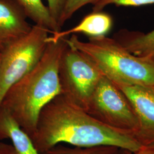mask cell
<instances>
[{"instance_id": "obj_15", "label": "cell", "mask_w": 154, "mask_h": 154, "mask_svg": "<svg viewBox=\"0 0 154 154\" xmlns=\"http://www.w3.org/2000/svg\"><path fill=\"white\" fill-rule=\"evenodd\" d=\"M152 4H154V0H98L93 4V11H102L106 6L111 4L116 6H139Z\"/></svg>"}, {"instance_id": "obj_19", "label": "cell", "mask_w": 154, "mask_h": 154, "mask_svg": "<svg viewBox=\"0 0 154 154\" xmlns=\"http://www.w3.org/2000/svg\"><path fill=\"white\" fill-rule=\"evenodd\" d=\"M1 50L0 49V66H1Z\"/></svg>"}, {"instance_id": "obj_5", "label": "cell", "mask_w": 154, "mask_h": 154, "mask_svg": "<svg viewBox=\"0 0 154 154\" xmlns=\"http://www.w3.org/2000/svg\"><path fill=\"white\" fill-rule=\"evenodd\" d=\"M61 94L72 104L86 111L102 74L82 52L67 44L58 69Z\"/></svg>"}, {"instance_id": "obj_2", "label": "cell", "mask_w": 154, "mask_h": 154, "mask_svg": "<svg viewBox=\"0 0 154 154\" xmlns=\"http://www.w3.org/2000/svg\"><path fill=\"white\" fill-rule=\"evenodd\" d=\"M67 46L65 38L49 42L38 63L8 91L0 107L8 110L22 130L32 136L45 107L61 94L58 69Z\"/></svg>"}, {"instance_id": "obj_18", "label": "cell", "mask_w": 154, "mask_h": 154, "mask_svg": "<svg viewBox=\"0 0 154 154\" xmlns=\"http://www.w3.org/2000/svg\"><path fill=\"white\" fill-rule=\"evenodd\" d=\"M119 154H154V148L142 147L137 151L132 152L125 149H121Z\"/></svg>"}, {"instance_id": "obj_17", "label": "cell", "mask_w": 154, "mask_h": 154, "mask_svg": "<svg viewBox=\"0 0 154 154\" xmlns=\"http://www.w3.org/2000/svg\"><path fill=\"white\" fill-rule=\"evenodd\" d=\"M0 154H20L12 144L0 143Z\"/></svg>"}, {"instance_id": "obj_14", "label": "cell", "mask_w": 154, "mask_h": 154, "mask_svg": "<svg viewBox=\"0 0 154 154\" xmlns=\"http://www.w3.org/2000/svg\"><path fill=\"white\" fill-rule=\"evenodd\" d=\"M98 0H65L64 8L59 21L60 28L61 29L65 23L83 6L89 4L93 5Z\"/></svg>"}, {"instance_id": "obj_9", "label": "cell", "mask_w": 154, "mask_h": 154, "mask_svg": "<svg viewBox=\"0 0 154 154\" xmlns=\"http://www.w3.org/2000/svg\"><path fill=\"white\" fill-rule=\"evenodd\" d=\"M112 26V19L109 14L100 11H93L85 17L76 26L65 30L51 33L47 42H56L72 35L82 33L90 37L106 36Z\"/></svg>"}, {"instance_id": "obj_3", "label": "cell", "mask_w": 154, "mask_h": 154, "mask_svg": "<svg viewBox=\"0 0 154 154\" xmlns=\"http://www.w3.org/2000/svg\"><path fill=\"white\" fill-rule=\"evenodd\" d=\"M65 38L117 86L154 85V62L132 54L116 39L102 36L84 42L75 34Z\"/></svg>"}, {"instance_id": "obj_11", "label": "cell", "mask_w": 154, "mask_h": 154, "mask_svg": "<svg viewBox=\"0 0 154 154\" xmlns=\"http://www.w3.org/2000/svg\"><path fill=\"white\" fill-rule=\"evenodd\" d=\"M115 39L132 54L154 62V29L147 33L123 30Z\"/></svg>"}, {"instance_id": "obj_16", "label": "cell", "mask_w": 154, "mask_h": 154, "mask_svg": "<svg viewBox=\"0 0 154 154\" xmlns=\"http://www.w3.org/2000/svg\"><path fill=\"white\" fill-rule=\"evenodd\" d=\"M48 2L50 13L59 26V21L64 8L65 0H48Z\"/></svg>"}, {"instance_id": "obj_1", "label": "cell", "mask_w": 154, "mask_h": 154, "mask_svg": "<svg viewBox=\"0 0 154 154\" xmlns=\"http://www.w3.org/2000/svg\"><path fill=\"white\" fill-rule=\"evenodd\" d=\"M30 137L41 154L60 144L78 147L110 146L132 152L143 147L130 135L99 121L61 94L42 110Z\"/></svg>"}, {"instance_id": "obj_6", "label": "cell", "mask_w": 154, "mask_h": 154, "mask_svg": "<svg viewBox=\"0 0 154 154\" xmlns=\"http://www.w3.org/2000/svg\"><path fill=\"white\" fill-rule=\"evenodd\" d=\"M86 112L108 126L133 137L138 130V118L129 100L104 76L94 91Z\"/></svg>"}, {"instance_id": "obj_4", "label": "cell", "mask_w": 154, "mask_h": 154, "mask_svg": "<svg viewBox=\"0 0 154 154\" xmlns=\"http://www.w3.org/2000/svg\"><path fill=\"white\" fill-rule=\"evenodd\" d=\"M49 30L34 25L29 33L1 50L0 106L9 88L28 74L44 54Z\"/></svg>"}, {"instance_id": "obj_13", "label": "cell", "mask_w": 154, "mask_h": 154, "mask_svg": "<svg viewBox=\"0 0 154 154\" xmlns=\"http://www.w3.org/2000/svg\"><path fill=\"white\" fill-rule=\"evenodd\" d=\"M119 149H121L110 146L69 147L60 144L42 154H119Z\"/></svg>"}, {"instance_id": "obj_12", "label": "cell", "mask_w": 154, "mask_h": 154, "mask_svg": "<svg viewBox=\"0 0 154 154\" xmlns=\"http://www.w3.org/2000/svg\"><path fill=\"white\" fill-rule=\"evenodd\" d=\"M21 6L28 18L35 23V25L44 27L50 33L61 30L53 18L49 9L42 0H15Z\"/></svg>"}, {"instance_id": "obj_7", "label": "cell", "mask_w": 154, "mask_h": 154, "mask_svg": "<svg viewBox=\"0 0 154 154\" xmlns=\"http://www.w3.org/2000/svg\"><path fill=\"white\" fill-rule=\"evenodd\" d=\"M132 106L138 120L134 135L143 147L154 148V85L118 86Z\"/></svg>"}, {"instance_id": "obj_8", "label": "cell", "mask_w": 154, "mask_h": 154, "mask_svg": "<svg viewBox=\"0 0 154 154\" xmlns=\"http://www.w3.org/2000/svg\"><path fill=\"white\" fill-rule=\"evenodd\" d=\"M27 18L15 0H0V49L30 32Z\"/></svg>"}, {"instance_id": "obj_10", "label": "cell", "mask_w": 154, "mask_h": 154, "mask_svg": "<svg viewBox=\"0 0 154 154\" xmlns=\"http://www.w3.org/2000/svg\"><path fill=\"white\" fill-rule=\"evenodd\" d=\"M10 139L20 154H41L35 147L32 139L25 132L9 112L0 107V140Z\"/></svg>"}]
</instances>
